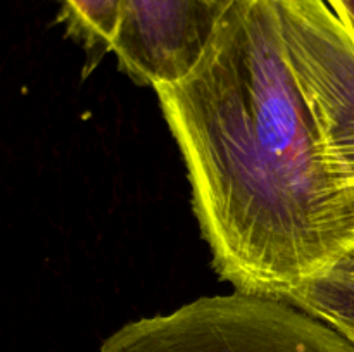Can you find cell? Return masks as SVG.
<instances>
[{
	"label": "cell",
	"instance_id": "1",
	"mask_svg": "<svg viewBox=\"0 0 354 352\" xmlns=\"http://www.w3.org/2000/svg\"><path fill=\"white\" fill-rule=\"evenodd\" d=\"M154 92L214 269L235 290L282 299L354 247L275 0H242L196 68Z\"/></svg>",
	"mask_w": 354,
	"mask_h": 352
},
{
	"label": "cell",
	"instance_id": "2",
	"mask_svg": "<svg viewBox=\"0 0 354 352\" xmlns=\"http://www.w3.org/2000/svg\"><path fill=\"white\" fill-rule=\"evenodd\" d=\"M97 352H354V345L286 300L235 290L127 323Z\"/></svg>",
	"mask_w": 354,
	"mask_h": 352
},
{
	"label": "cell",
	"instance_id": "3",
	"mask_svg": "<svg viewBox=\"0 0 354 352\" xmlns=\"http://www.w3.org/2000/svg\"><path fill=\"white\" fill-rule=\"evenodd\" d=\"M287 59L354 217V38L325 0H275Z\"/></svg>",
	"mask_w": 354,
	"mask_h": 352
},
{
	"label": "cell",
	"instance_id": "4",
	"mask_svg": "<svg viewBox=\"0 0 354 352\" xmlns=\"http://www.w3.org/2000/svg\"><path fill=\"white\" fill-rule=\"evenodd\" d=\"M242 0H124L111 52L142 85L175 83L203 59Z\"/></svg>",
	"mask_w": 354,
	"mask_h": 352
},
{
	"label": "cell",
	"instance_id": "5",
	"mask_svg": "<svg viewBox=\"0 0 354 352\" xmlns=\"http://www.w3.org/2000/svg\"><path fill=\"white\" fill-rule=\"evenodd\" d=\"M282 300L322 321L354 345V247Z\"/></svg>",
	"mask_w": 354,
	"mask_h": 352
},
{
	"label": "cell",
	"instance_id": "6",
	"mask_svg": "<svg viewBox=\"0 0 354 352\" xmlns=\"http://www.w3.org/2000/svg\"><path fill=\"white\" fill-rule=\"evenodd\" d=\"M61 19L86 47L111 52L123 17L124 0H59Z\"/></svg>",
	"mask_w": 354,
	"mask_h": 352
},
{
	"label": "cell",
	"instance_id": "7",
	"mask_svg": "<svg viewBox=\"0 0 354 352\" xmlns=\"http://www.w3.org/2000/svg\"><path fill=\"white\" fill-rule=\"evenodd\" d=\"M354 38V0H325Z\"/></svg>",
	"mask_w": 354,
	"mask_h": 352
}]
</instances>
